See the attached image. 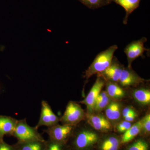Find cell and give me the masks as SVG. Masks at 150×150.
Instances as JSON below:
<instances>
[{
	"instance_id": "cell-1",
	"label": "cell",
	"mask_w": 150,
	"mask_h": 150,
	"mask_svg": "<svg viewBox=\"0 0 150 150\" xmlns=\"http://www.w3.org/2000/svg\"><path fill=\"white\" fill-rule=\"evenodd\" d=\"M100 136L91 129L77 128L75 126L71 136L66 145L68 150H93Z\"/></svg>"
},
{
	"instance_id": "cell-2",
	"label": "cell",
	"mask_w": 150,
	"mask_h": 150,
	"mask_svg": "<svg viewBox=\"0 0 150 150\" xmlns=\"http://www.w3.org/2000/svg\"><path fill=\"white\" fill-rule=\"evenodd\" d=\"M118 48L117 45H112L98 54L88 69L86 70L84 77L86 80L96 74L102 72L109 67L114 53Z\"/></svg>"
},
{
	"instance_id": "cell-3",
	"label": "cell",
	"mask_w": 150,
	"mask_h": 150,
	"mask_svg": "<svg viewBox=\"0 0 150 150\" xmlns=\"http://www.w3.org/2000/svg\"><path fill=\"white\" fill-rule=\"evenodd\" d=\"M18 142H28L45 140L36 127H31L27 123L26 118L18 120L13 134Z\"/></svg>"
},
{
	"instance_id": "cell-4",
	"label": "cell",
	"mask_w": 150,
	"mask_h": 150,
	"mask_svg": "<svg viewBox=\"0 0 150 150\" xmlns=\"http://www.w3.org/2000/svg\"><path fill=\"white\" fill-rule=\"evenodd\" d=\"M85 117V113L81 105L74 101H70L60 121L62 125L76 126Z\"/></svg>"
},
{
	"instance_id": "cell-5",
	"label": "cell",
	"mask_w": 150,
	"mask_h": 150,
	"mask_svg": "<svg viewBox=\"0 0 150 150\" xmlns=\"http://www.w3.org/2000/svg\"><path fill=\"white\" fill-rule=\"evenodd\" d=\"M75 126L68 125H59L47 127L43 130L49 137L48 139L66 144L74 131Z\"/></svg>"
},
{
	"instance_id": "cell-6",
	"label": "cell",
	"mask_w": 150,
	"mask_h": 150,
	"mask_svg": "<svg viewBox=\"0 0 150 150\" xmlns=\"http://www.w3.org/2000/svg\"><path fill=\"white\" fill-rule=\"evenodd\" d=\"M147 41L146 38L142 37L139 40L132 41L124 48V53L126 54L128 61V67L131 68L132 63L139 57L145 58L144 54L145 51H149L144 46L145 43Z\"/></svg>"
},
{
	"instance_id": "cell-7",
	"label": "cell",
	"mask_w": 150,
	"mask_h": 150,
	"mask_svg": "<svg viewBox=\"0 0 150 150\" xmlns=\"http://www.w3.org/2000/svg\"><path fill=\"white\" fill-rule=\"evenodd\" d=\"M105 83L106 81L101 76L97 74L96 81L88 94L84 99L80 102L86 106V114H92L93 113L97 98L100 92L102 91L103 88L104 87Z\"/></svg>"
},
{
	"instance_id": "cell-8",
	"label": "cell",
	"mask_w": 150,
	"mask_h": 150,
	"mask_svg": "<svg viewBox=\"0 0 150 150\" xmlns=\"http://www.w3.org/2000/svg\"><path fill=\"white\" fill-rule=\"evenodd\" d=\"M60 118L54 113L51 106L46 100H42L40 118L35 127L37 129L42 126L51 127L59 124Z\"/></svg>"
},
{
	"instance_id": "cell-9",
	"label": "cell",
	"mask_w": 150,
	"mask_h": 150,
	"mask_svg": "<svg viewBox=\"0 0 150 150\" xmlns=\"http://www.w3.org/2000/svg\"><path fill=\"white\" fill-rule=\"evenodd\" d=\"M149 80L141 78L131 68H123L118 83L123 87H136L149 82Z\"/></svg>"
},
{
	"instance_id": "cell-10",
	"label": "cell",
	"mask_w": 150,
	"mask_h": 150,
	"mask_svg": "<svg viewBox=\"0 0 150 150\" xmlns=\"http://www.w3.org/2000/svg\"><path fill=\"white\" fill-rule=\"evenodd\" d=\"M88 124L96 131L100 133H108L112 131V126L107 118L100 114H86Z\"/></svg>"
},
{
	"instance_id": "cell-11",
	"label": "cell",
	"mask_w": 150,
	"mask_h": 150,
	"mask_svg": "<svg viewBox=\"0 0 150 150\" xmlns=\"http://www.w3.org/2000/svg\"><path fill=\"white\" fill-rule=\"evenodd\" d=\"M121 138L116 134H108L100 137L95 147L97 150H120Z\"/></svg>"
},
{
	"instance_id": "cell-12",
	"label": "cell",
	"mask_w": 150,
	"mask_h": 150,
	"mask_svg": "<svg viewBox=\"0 0 150 150\" xmlns=\"http://www.w3.org/2000/svg\"><path fill=\"white\" fill-rule=\"evenodd\" d=\"M124 66L121 64L115 56H113L109 67L102 72L97 74L101 76L106 82L117 83L120 79Z\"/></svg>"
},
{
	"instance_id": "cell-13",
	"label": "cell",
	"mask_w": 150,
	"mask_h": 150,
	"mask_svg": "<svg viewBox=\"0 0 150 150\" xmlns=\"http://www.w3.org/2000/svg\"><path fill=\"white\" fill-rule=\"evenodd\" d=\"M121 108L122 106L120 102L111 101L105 109V117L112 126L116 125L121 119L122 115Z\"/></svg>"
},
{
	"instance_id": "cell-14",
	"label": "cell",
	"mask_w": 150,
	"mask_h": 150,
	"mask_svg": "<svg viewBox=\"0 0 150 150\" xmlns=\"http://www.w3.org/2000/svg\"><path fill=\"white\" fill-rule=\"evenodd\" d=\"M18 120L11 116L0 115V137L12 136Z\"/></svg>"
},
{
	"instance_id": "cell-15",
	"label": "cell",
	"mask_w": 150,
	"mask_h": 150,
	"mask_svg": "<svg viewBox=\"0 0 150 150\" xmlns=\"http://www.w3.org/2000/svg\"><path fill=\"white\" fill-rule=\"evenodd\" d=\"M141 0H111L112 2L121 6L126 11V15L123 20V23L126 24L129 16L139 6Z\"/></svg>"
},
{
	"instance_id": "cell-16",
	"label": "cell",
	"mask_w": 150,
	"mask_h": 150,
	"mask_svg": "<svg viewBox=\"0 0 150 150\" xmlns=\"http://www.w3.org/2000/svg\"><path fill=\"white\" fill-rule=\"evenodd\" d=\"M105 85L106 92L111 99L118 100L125 97L126 92L117 83L107 81Z\"/></svg>"
},
{
	"instance_id": "cell-17",
	"label": "cell",
	"mask_w": 150,
	"mask_h": 150,
	"mask_svg": "<svg viewBox=\"0 0 150 150\" xmlns=\"http://www.w3.org/2000/svg\"><path fill=\"white\" fill-rule=\"evenodd\" d=\"M142 129V120L133 124L121 138V144H126L131 142L141 133Z\"/></svg>"
},
{
	"instance_id": "cell-18",
	"label": "cell",
	"mask_w": 150,
	"mask_h": 150,
	"mask_svg": "<svg viewBox=\"0 0 150 150\" xmlns=\"http://www.w3.org/2000/svg\"><path fill=\"white\" fill-rule=\"evenodd\" d=\"M18 150H46V140L28 142H18Z\"/></svg>"
},
{
	"instance_id": "cell-19",
	"label": "cell",
	"mask_w": 150,
	"mask_h": 150,
	"mask_svg": "<svg viewBox=\"0 0 150 150\" xmlns=\"http://www.w3.org/2000/svg\"><path fill=\"white\" fill-rule=\"evenodd\" d=\"M133 96L137 102L142 105H148L150 103V90L146 88H139L134 90Z\"/></svg>"
},
{
	"instance_id": "cell-20",
	"label": "cell",
	"mask_w": 150,
	"mask_h": 150,
	"mask_svg": "<svg viewBox=\"0 0 150 150\" xmlns=\"http://www.w3.org/2000/svg\"><path fill=\"white\" fill-rule=\"evenodd\" d=\"M111 100L106 91L100 92L96 101L93 113L100 112L105 110L111 102Z\"/></svg>"
},
{
	"instance_id": "cell-21",
	"label": "cell",
	"mask_w": 150,
	"mask_h": 150,
	"mask_svg": "<svg viewBox=\"0 0 150 150\" xmlns=\"http://www.w3.org/2000/svg\"><path fill=\"white\" fill-rule=\"evenodd\" d=\"M90 9L94 10L108 5L112 3L111 0H78Z\"/></svg>"
},
{
	"instance_id": "cell-22",
	"label": "cell",
	"mask_w": 150,
	"mask_h": 150,
	"mask_svg": "<svg viewBox=\"0 0 150 150\" xmlns=\"http://www.w3.org/2000/svg\"><path fill=\"white\" fill-rule=\"evenodd\" d=\"M149 144L144 139H140L129 145L126 150H149Z\"/></svg>"
},
{
	"instance_id": "cell-23",
	"label": "cell",
	"mask_w": 150,
	"mask_h": 150,
	"mask_svg": "<svg viewBox=\"0 0 150 150\" xmlns=\"http://www.w3.org/2000/svg\"><path fill=\"white\" fill-rule=\"evenodd\" d=\"M46 150H68L67 145L48 139L46 141Z\"/></svg>"
},
{
	"instance_id": "cell-24",
	"label": "cell",
	"mask_w": 150,
	"mask_h": 150,
	"mask_svg": "<svg viewBox=\"0 0 150 150\" xmlns=\"http://www.w3.org/2000/svg\"><path fill=\"white\" fill-rule=\"evenodd\" d=\"M132 122L125 121H119L115 125V131L120 133H124L132 126Z\"/></svg>"
},
{
	"instance_id": "cell-25",
	"label": "cell",
	"mask_w": 150,
	"mask_h": 150,
	"mask_svg": "<svg viewBox=\"0 0 150 150\" xmlns=\"http://www.w3.org/2000/svg\"><path fill=\"white\" fill-rule=\"evenodd\" d=\"M142 129L144 134H149L150 132V114L145 115L142 119Z\"/></svg>"
},
{
	"instance_id": "cell-26",
	"label": "cell",
	"mask_w": 150,
	"mask_h": 150,
	"mask_svg": "<svg viewBox=\"0 0 150 150\" xmlns=\"http://www.w3.org/2000/svg\"><path fill=\"white\" fill-rule=\"evenodd\" d=\"M0 150H18L16 144L10 145L4 141L0 143Z\"/></svg>"
},
{
	"instance_id": "cell-27",
	"label": "cell",
	"mask_w": 150,
	"mask_h": 150,
	"mask_svg": "<svg viewBox=\"0 0 150 150\" xmlns=\"http://www.w3.org/2000/svg\"><path fill=\"white\" fill-rule=\"evenodd\" d=\"M134 111H135V110L132 107H130V106H127V107H125L123 109H122V112H121L122 117H123V118H124V117H126L127 115H130V114L134 112Z\"/></svg>"
},
{
	"instance_id": "cell-28",
	"label": "cell",
	"mask_w": 150,
	"mask_h": 150,
	"mask_svg": "<svg viewBox=\"0 0 150 150\" xmlns=\"http://www.w3.org/2000/svg\"><path fill=\"white\" fill-rule=\"evenodd\" d=\"M138 115L136 111L132 112L130 115H127L126 117H124V119L125 121H129L130 122H133L138 117Z\"/></svg>"
},
{
	"instance_id": "cell-29",
	"label": "cell",
	"mask_w": 150,
	"mask_h": 150,
	"mask_svg": "<svg viewBox=\"0 0 150 150\" xmlns=\"http://www.w3.org/2000/svg\"><path fill=\"white\" fill-rule=\"evenodd\" d=\"M3 141H4V139L1 138V137H0V143H1V142H3Z\"/></svg>"
}]
</instances>
